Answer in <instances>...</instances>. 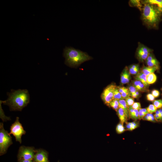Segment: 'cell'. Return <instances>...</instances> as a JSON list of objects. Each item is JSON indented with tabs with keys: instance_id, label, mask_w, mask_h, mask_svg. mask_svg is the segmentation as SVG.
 Here are the masks:
<instances>
[{
	"instance_id": "obj_27",
	"label": "cell",
	"mask_w": 162,
	"mask_h": 162,
	"mask_svg": "<svg viewBox=\"0 0 162 162\" xmlns=\"http://www.w3.org/2000/svg\"><path fill=\"white\" fill-rule=\"evenodd\" d=\"M122 99H123L122 97L121 94L119 92L117 86L114 92L113 99L119 100Z\"/></svg>"
},
{
	"instance_id": "obj_10",
	"label": "cell",
	"mask_w": 162,
	"mask_h": 162,
	"mask_svg": "<svg viewBox=\"0 0 162 162\" xmlns=\"http://www.w3.org/2000/svg\"><path fill=\"white\" fill-rule=\"evenodd\" d=\"M145 62L147 66L155 68L157 70H159L160 68L159 62L156 58L152 52L150 54Z\"/></svg>"
},
{
	"instance_id": "obj_22",
	"label": "cell",
	"mask_w": 162,
	"mask_h": 162,
	"mask_svg": "<svg viewBox=\"0 0 162 162\" xmlns=\"http://www.w3.org/2000/svg\"><path fill=\"white\" fill-rule=\"evenodd\" d=\"M144 1L146 2L155 5L162 12V0H146Z\"/></svg>"
},
{
	"instance_id": "obj_7",
	"label": "cell",
	"mask_w": 162,
	"mask_h": 162,
	"mask_svg": "<svg viewBox=\"0 0 162 162\" xmlns=\"http://www.w3.org/2000/svg\"><path fill=\"white\" fill-rule=\"evenodd\" d=\"M36 151L33 147L24 146L20 147L18 155L19 160H33Z\"/></svg>"
},
{
	"instance_id": "obj_29",
	"label": "cell",
	"mask_w": 162,
	"mask_h": 162,
	"mask_svg": "<svg viewBox=\"0 0 162 162\" xmlns=\"http://www.w3.org/2000/svg\"><path fill=\"white\" fill-rule=\"evenodd\" d=\"M153 104L158 109L162 108V100H154L152 101Z\"/></svg>"
},
{
	"instance_id": "obj_41",
	"label": "cell",
	"mask_w": 162,
	"mask_h": 162,
	"mask_svg": "<svg viewBox=\"0 0 162 162\" xmlns=\"http://www.w3.org/2000/svg\"><path fill=\"white\" fill-rule=\"evenodd\" d=\"M161 90L162 91V88H161Z\"/></svg>"
},
{
	"instance_id": "obj_17",
	"label": "cell",
	"mask_w": 162,
	"mask_h": 162,
	"mask_svg": "<svg viewBox=\"0 0 162 162\" xmlns=\"http://www.w3.org/2000/svg\"><path fill=\"white\" fill-rule=\"evenodd\" d=\"M128 108L130 118H131L134 121L139 119V110L134 109L131 106L130 107Z\"/></svg>"
},
{
	"instance_id": "obj_26",
	"label": "cell",
	"mask_w": 162,
	"mask_h": 162,
	"mask_svg": "<svg viewBox=\"0 0 162 162\" xmlns=\"http://www.w3.org/2000/svg\"><path fill=\"white\" fill-rule=\"evenodd\" d=\"M110 106L112 107L116 111L119 108L118 100L116 99H113L110 103Z\"/></svg>"
},
{
	"instance_id": "obj_39",
	"label": "cell",
	"mask_w": 162,
	"mask_h": 162,
	"mask_svg": "<svg viewBox=\"0 0 162 162\" xmlns=\"http://www.w3.org/2000/svg\"><path fill=\"white\" fill-rule=\"evenodd\" d=\"M160 114V122L162 121V108L158 110Z\"/></svg>"
},
{
	"instance_id": "obj_11",
	"label": "cell",
	"mask_w": 162,
	"mask_h": 162,
	"mask_svg": "<svg viewBox=\"0 0 162 162\" xmlns=\"http://www.w3.org/2000/svg\"><path fill=\"white\" fill-rule=\"evenodd\" d=\"M128 67L126 66L122 71L121 75V82L122 84L128 83L131 79Z\"/></svg>"
},
{
	"instance_id": "obj_1",
	"label": "cell",
	"mask_w": 162,
	"mask_h": 162,
	"mask_svg": "<svg viewBox=\"0 0 162 162\" xmlns=\"http://www.w3.org/2000/svg\"><path fill=\"white\" fill-rule=\"evenodd\" d=\"M143 4L141 20L148 29H158L161 20L162 12L154 4L142 1Z\"/></svg>"
},
{
	"instance_id": "obj_18",
	"label": "cell",
	"mask_w": 162,
	"mask_h": 162,
	"mask_svg": "<svg viewBox=\"0 0 162 162\" xmlns=\"http://www.w3.org/2000/svg\"><path fill=\"white\" fill-rule=\"evenodd\" d=\"M119 92L124 99L130 96L129 91L127 88L124 86H117Z\"/></svg>"
},
{
	"instance_id": "obj_33",
	"label": "cell",
	"mask_w": 162,
	"mask_h": 162,
	"mask_svg": "<svg viewBox=\"0 0 162 162\" xmlns=\"http://www.w3.org/2000/svg\"><path fill=\"white\" fill-rule=\"evenodd\" d=\"M152 94L154 98L158 97L160 95V92L154 89L152 92Z\"/></svg>"
},
{
	"instance_id": "obj_4",
	"label": "cell",
	"mask_w": 162,
	"mask_h": 162,
	"mask_svg": "<svg viewBox=\"0 0 162 162\" xmlns=\"http://www.w3.org/2000/svg\"><path fill=\"white\" fill-rule=\"evenodd\" d=\"M12 144V137L7 131L5 130L2 123L0 124V154H3L9 147Z\"/></svg>"
},
{
	"instance_id": "obj_20",
	"label": "cell",
	"mask_w": 162,
	"mask_h": 162,
	"mask_svg": "<svg viewBox=\"0 0 162 162\" xmlns=\"http://www.w3.org/2000/svg\"><path fill=\"white\" fill-rule=\"evenodd\" d=\"M129 3L130 6L136 7L140 11H142L143 6L142 1L139 0H131L129 1Z\"/></svg>"
},
{
	"instance_id": "obj_21",
	"label": "cell",
	"mask_w": 162,
	"mask_h": 162,
	"mask_svg": "<svg viewBox=\"0 0 162 162\" xmlns=\"http://www.w3.org/2000/svg\"><path fill=\"white\" fill-rule=\"evenodd\" d=\"M156 70H157L155 68L149 67L144 65L141 68L140 71L147 76L151 73H154Z\"/></svg>"
},
{
	"instance_id": "obj_2",
	"label": "cell",
	"mask_w": 162,
	"mask_h": 162,
	"mask_svg": "<svg viewBox=\"0 0 162 162\" xmlns=\"http://www.w3.org/2000/svg\"><path fill=\"white\" fill-rule=\"evenodd\" d=\"M7 94L8 98L0 101L4 104L8 106L11 111H21L29 103L30 95L27 89H12Z\"/></svg>"
},
{
	"instance_id": "obj_15",
	"label": "cell",
	"mask_w": 162,
	"mask_h": 162,
	"mask_svg": "<svg viewBox=\"0 0 162 162\" xmlns=\"http://www.w3.org/2000/svg\"><path fill=\"white\" fill-rule=\"evenodd\" d=\"M128 69L130 74L136 75L141 70L139 64H133L129 66Z\"/></svg>"
},
{
	"instance_id": "obj_24",
	"label": "cell",
	"mask_w": 162,
	"mask_h": 162,
	"mask_svg": "<svg viewBox=\"0 0 162 162\" xmlns=\"http://www.w3.org/2000/svg\"><path fill=\"white\" fill-rule=\"evenodd\" d=\"M123 124L120 122L117 125L116 128V130L118 134H121L126 130L125 128L123 126Z\"/></svg>"
},
{
	"instance_id": "obj_8",
	"label": "cell",
	"mask_w": 162,
	"mask_h": 162,
	"mask_svg": "<svg viewBox=\"0 0 162 162\" xmlns=\"http://www.w3.org/2000/svg\"><path fill=\"white\" fill-rule=\"evenodd\" d=\"M117 86L115 83H111L105 88L101 95L102 100L108 106H110V103L113 99L114 92Z\"/></svg>"
},
{
	"instance_id": "obj_9",
	"label": "cell",
	"mask_w": 162,
	"mask_h": 162,
	"mask_svg": "<svg viewBox=\"0 0 162 162\" xmlns=\"http://www.w3.org/2000/svg\"><path fill=\"white\" fill-rule=\"evenodd\" d=\"M33 160L34 162H49L47 152L41 149L36 151Z\"/></svg>"
},
{
	"instance_id": "obj_19",
	"label": "cell",
	"mask_w": 162,
	"mask_h": 162,
	"mask_svg": "<svg viewBox=\"0 0 162 162\" xmlns=\"http://www.w3.org/2000/svg\"><path fill=\"white\" fill-rule=\"evenodd\" d=\"M119 107L122 108L125 112L128 118H130L129 116V108L127 106L125 100L124 99H122L118 100Z\"/></svg>"
},
{
	"instance_id": "obj_14",
	"label": "cell",
	"mask_w": 162,
	"mask_h": 162,
	"mask_svg": "<svg viewBox=\"0 0 162 162\" xmlns=\"http://www.w3.org/2000/svg\"><path fill=\"white\" fill-rule=\"evenodd\" d=\"M116 112L120 122L124 124L127 122L128 119L125 112L122 108L119 107Z\"/></svg>"
},
{
	"instance_id": "obj_38",
	"label": "cell",
	"mask_w": 162,
	"mask_h": 162,
	"mask_svg": "<svg viewBox=\"0 0 162 162\" xmlns=\"http://www.w3.org/2000/svg\"><path fill=\"white\" fill-rule=\"evenodd\" d=\"M141 110L146 115L148 113L147 108H141Z\"/></svg>"
},
{
	"instance_id": "obj_23",
	"label": "cell",
	"mask_w": 162,
	"mask_h": 162,
	"mask_svg": "<svg viewBox=\"0 0 162 162\" xmlns=\"http://www.w3.org/2000/svg\"><path fill=\"white\" fill-rule=\"evenodd\" d=\"M157 80V76L154 73H151L147 76V80L149 85L154 83Z\"/></svg>"
},
{
	"instance_id": "obj_30",
	"label": "cell",
	"mask_w": 162,
	"mask_h": 162,
	"mask_svg": "<svg viewBox=\"0 0 162 162\" xmlns=\"http://www.w3.org/2000/svg\"><path fill=\"white\" fill-rule=\"evenodd\" d=\"M148 113H152L155 112L157 108L153 104H151L147 108Z\"/></svg>"
},
{
	"instance_id": "obj_3",
	"label": "cell",
	"mask_w": 162,
	"mask_h": 162,
	"mask_svg": "<svg viewBox=\"0 0 162 162\" xmlns=\"http://www.w3.org/2000/svg\"><path fill=\"white\" fill-rule=\"evenodd\" d=\"M63 56L65 60V63L71 67H76L82 63L93 58L86 52L71 47H66L64 49Z\"/></svg>"
},
{
	"instance_id": "obj_34",
	"label": "cell",
	"mask_w": 162,
	"mask_h": 162,
	"mask_svg": "<svg viewBox=\"0 0 162 162\" xmlns=\"http://www.w3.org/2000/svg\"><path fill=\"white\" fill-rule=\"evenodd\" d=\"M147 99L148 100L153 101L154 100L155 98L152 94H148L146 96Z\"/></svg>"
},
{
	"instance_id": "obj_32",
	"label": "cell",
	"mask_w": 162,
	"mask_h": 162,
	"mask_svg": "<svg viewBox=\"0 0 162 162\" xmlns=\"http://www.w3.org/2000/svg\"><path fill=\"white\" fill-rule=\"evenodd\" d=\"M131 107L134 109L139 110L141 108L140 104L139 102H134Z\"/></svg>"
},
{
	"instance_id": "obj_28",
	"label": "cell",
	"mask_w": 162,
	"mask_h": 162,
	"mask_svg": "<svg viewBox=\"0 0 162 162\" xmlns=\"http://www.w3.org/2000/svg\"><path fill=\"white\" fill-rule=\"evenodd\" d=\"M124 100L128 108L131 106L134 103V98L130 97H128Z\"/></svg>"
},
{
	"instance_id": "obj_13",
	"label": "cell",
	"mask_w": 162,
	"mask_h": 162,
	"mask_svg": "<svg viewBox=\"0 0 162 162\" xmlns=\"http://www.w3.org/2000/svg\"><path fill=\"white\" fill-rule=\"evenodd\" d=\"M135 80L140 81L148 88L149 85L147 82V76L141 71L134 77Z\"/></svg>"
},
{
	"instance_id": "obj_40",
	"label": "cell",
	"mask_w": 162,
	"mask_h": 162,
	"mask_svg": "<svg viewBox=\"0 0 162 162\" xmlns=\"http://www.w3.org/2000/svg\"><path fill=\"white\" fill-rule=\"evenodd\" d=\"M135 94L138 97V98H139L140 95V93L139 92V91H137L136 92Z\"/></svg>"
},
{
	"instance_id": "obj_6",
	"label": "cell",
	"mask_w": 162,
	"mask_h": 162,
	"mask_svg": "<svg viewBox=\"0 0 162 162\" xmlns=\"http://www.w3.org/2000/svg\"><path fill=\"white\" fill-rule=\"evenodd\" d=\"M153 51L152 49L139 42L136 52V57L140 62H145L150 54Z\"/></svg>"
},
{
	"instance_id": "obj_16",
	"label": "cell",
	"mask_w": 162,
	"mask_h": 162,
	"mask_svg": "<svg viewBox=\"0 0 162 162\" xmlns=\"http://www.w3.org/2000/svg\"><path fill=\"white\" fill-rule=\"evenodd\" d=\"M125 123V129L127 130H133L138 128L139 126V122L137 120L131 122H127Z\"/></svg>"
},
{
	"instance_id": "obj_12",
	"label": "cell",
	"mask_w": 162,
	"mask_h": 162,
	"mask_svg": "<svg viewBox=\"0 0 162 162\" xmlns=\"http://www.w3.org/2000/svg\"><path fill=\"white\" fill-rule=\"evenodd\" d=\"M132 85L139 91L141 92H148L149 90L141 82L138 80H133Z\"/></svg>"
},
{
	"instance_id": "obj_31",
	"label": "cell",
	"mask_w": 162,
	"mask_h": 162,
	"mask_svg": "<svg viewBox=\"0 0 162 162\" xmlns=\"http://www.w3.org/2000/svg\"><path fill=\"white\" fill-rule=\"evenodd\" d=\"M127 88L129 91L130 95L132 94L135 93L138 91L132 85H129Z\"/></svg>"
},
{
	"instance_id": "obj_5",
	"label": "cell",
	"mask_w": 162,
	"mask_h": 162,
	"mask_svg": "<svg viewBox=\"0 0 162 162\" xmlns=\"http://www.w3.org/2000/svg\"><path fill=\"white\" fill-rule=\"evenodd\" d=\"M26 133V131L24 130L21 124L19 122V118L16 117L15 121L10 127L9 134H13L15 137L16 141L21 143L22 142V136L25 134Z\"/></svg>"
},
{
	"instance_id": "obj_37",
	"label": "cell",
	"mask_w": 162,
	"mask_h": 162,
	"mask_svg": "<svg viewBox=\"0 0 162 162\" xmlns=\"http://www.w3.org/2000/svg\"><path fill=\"white\" fill-rule=\"evenodd\" d=\"M19 162H33V160L20 159V160H19Z\"/></svg>"
},
{
	"instance_id": "obj_25",
	"label": "cell",
	"mask_w": 162,
	"mask_h": 162,
	"mask_svg": "<svg viewBox=\"0 0 162 162\" xmlns=\"http://www.w3.org/2000/svg\"><path fill=\"white\" fill-rule=\"evenodd\" d=\"M142 119L153 122H155L157 121L154 118V115L152 113H148Z\"/></svg>"
},
{
	"instance_id": "obj_35",
	"label": "cell",
	"mask_w": 162,
	"mask_h": 162,
	"mask_svg": "<svg viewBox=\"0 0 162 162\" xmlns=\"http://www.w3.org/2000/svg\"><path fill=\"white\" fill-rule=\"evenodd\" d=\"M146 115L142 111L141 108L139 110V116L140 120L142 119Z\"/></svg>"
},
{
	"instance_id": "obj_36",
	"label": "cell",
	"mask_w": 162,
	"mask_h": 162,
	"mask_svg": "<svg viewBox=\"0 0 162 162\" xmlns=\"http://www.w3.org/2000/svg\"><path fill=\"white\" fill-rule=\"evenodd\" d=\"M154 116L155 119L157 121L160 122V115L155 114L154 115Z\"/></svg>"
}]
</instances>
